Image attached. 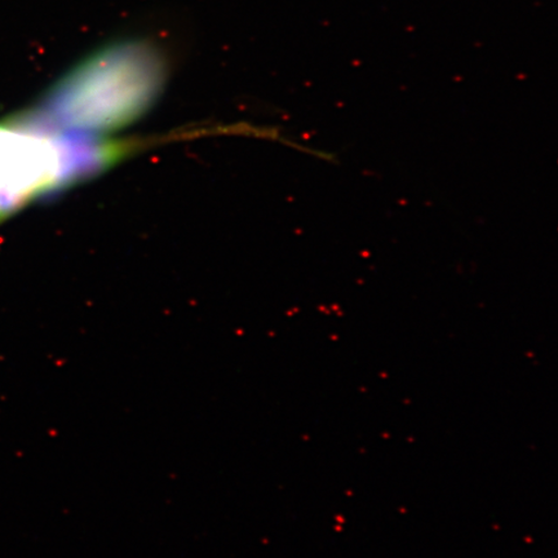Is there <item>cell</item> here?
Returning a JSON list of instances; mask_svg holds the SVG:
<instances>
[{
	"instance_id": "1",
	"label": "cell",
	"mask_w": 558,
	"mask_h": 558,
	"mask_svg": "<svg viewBox=\"0 0 558 558\" xmlns=\"http://www.w3.org/2000/svg\"><path fill=\"white\" fill-rule=\"evenodd\" d=\"M120 146L94 136L0 123V216L61 190L114 162Z\"/></svg>"
},
{
	"instance_id": "2",
	"label": "cell",
	"mask_w": 558,
	"mask_h": 558,
	"mask_svg": "<svg viewBox=\"0 0 558 558\" xmlns=\"http://www.w3.org/2000/svg\"><path fill=\"white\" fill-rule=\"evenodd\" d=\"M0 220H2V216H0Z\"/></svg>"
}]
</instances>
